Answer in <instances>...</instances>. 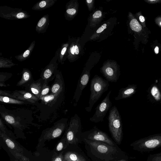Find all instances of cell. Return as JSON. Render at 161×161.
<instances>
[{
    "mask_svg": "<svg viewBox=\"0 0 161 161\" xmlns=\"http://www.w3.org/2000/svg\"><path fill=\"white\" fill-rule=\"evenodd\" d=\"M109 86V82L106 80L98 75L94 76L91 81L89 106L85 108L87 112H90L91 111L94 105L103 94L108 90Z\"/></svg>",
    "mask_w": 161,
    "mask_h": 161,
    "instance_id": "6da1fadb",
    "label": "cell"
},
{
    "mask_svg": "<svg viewBox=\"0 0 161 161\" xmlns=\"http://www.w3.org/2000/svg\"><path fill=\"white\" fill-rule=\"evenodd\" d=\"M133 149L141 153L147 152L161 147V133L142 138L132 142Z\"/></svg>",
    "mask_w": 161,
    "mask_h": 161,
    "instance_id": "7a4b0ae2",
    "label": "cell"
},
{
    "mask_svg": "<svg viewBox=\"0 0 161 161\" xmlns=\"http://www.w3.org/2000/svg\"><path fill=\"white\" fill-rule=\"evenodd\" d=\"M109 130L118 143H120L123 136V126L120 115L116 106L111 108L108 117Z\"/></svg>",
    "mask_w": 161,
    "mask_h": 161,
    "instance_id": "3957f363",
    "label": "cell"
},
{
    "mask_svg": "<svg viewBox=\"0 0 161 161\" xmlns=\"http://www.w3.org/2000/svg\"><path fill=\"white\" fill-rule=\"evenodd\" d=\"M81 128L80 119L75 114L71 118L66 132V138L69 143L76 144L78 142V137L80 134Z\"/></svg>",
    "mask_w": 161,
    "mask_h": 161,
    "instance_id": "277c9868",
    "label": "cell"
},
{
    "mask_svg": "<svg viewBox=\"0 0 161 161\" xmlns=\"http://www.w3.org/2000/svg\"><path fill=\"white\" fill-rule=\"evenodd\" d=\"M111 92V91L110 90L101 102L97 106L95 113L93 116L90 118V121L95 123L103 121L106 114L112 105L110 99Z\"/></svg>",
    "mask_w": 161,
    "mask_h": 161,
    "instance_id": "5b68a950",
    "label": "cell"
},
{
    "mask_svg": "<svg viewBox=\"0 0 161 161\" xmlns=\"http://www.w3.org/2000/svg\"><path fill=\"white\" fill-rule=\"evenodd\" d=\"M31 15L21 8H13L7 6L0 7V17L10 20H18L29 18Z\"/></svg>",
    "mask_w": 161,
    "mask_h": 161,
    "instance_id": "8992f818",
    "label": "cell"
},
{
    "mask_svg": "<svg viewBox=\"0 0 161 161\" xmlns=\"http://www.w3.org/2000/svg\"><path fill=\"white\" fill-rule=\"evenodd\" d=\"M0 136L5 142L11 153L16 158L23 160L28 161V158L25 157L23 154V150L12 139L6 134L0 131Z\"/></svg>",
    "mask_w": 161,
    "mask_h": 161,
    "instance_id": "52a82bcc",
    "label": "cell"
},
{
    "mask_svg": "<svg viewBox=\"0 0 161 161\" xmlns=\"http://www.w3.org/2000/svg\"><path fill=\"white\" fill-rule=\"evenodd\" d=\"M85 134L87 136L86 139L88 140L101 141L112 146L114 145V143L108 136L96 126L94 127L91 130L85 132Z\"/></svg>",
    "mask_w": 161,
    "mask_h": 161,
    "instance_id": "ba28073f",
    "label": "cell"
},
{
    "mask_svg": "<svg viewBox=\"0 0 161 161\" xmlns=\"http://www.w3.org/2000/svg\"><path fill=\"white\" fill-rule=\"evenodd\" d=\"M147 97L149 101L156 104L161 103V81L155 82L149 88Z\"/></svg>",
    "mask_w": 161,
    "mask_h": 161,
    "instance_id": "9c48e42d",
    "label": "cell"
},
{
    "mask_svg": "<svg viewBox=\"0 0 161 161\" xmlns=\"http://www.w3.org/2000/svg\"><path fill=\"white\" fill-rule=\"evenodd\" d=\"M67 119H64L62 122L57 124L47 131L44 135V139L50 140L59 136L67 125Z\"/></svg>",
    "mask_w": 161,
    "mask_h": 161,
    "instance_id": "30bf717a",
    "label": "cell"
},
{
    "mask_svg": "<svg viewBox=\"0 0 161 161\" xmlns=\"http://www.w3.org/2000/svg\"><path fill=\"white\" fill-rule=\"evenodd\" d=\"M85 142L95 150L103 154H107L115 151V148L113 147L97 141H94L84 139Z\"/></svg>",
    "mask_w": 161,
    "mask_h": 161,
    "instance_id": "8fae6325",
    "label": "cell"
},
{
    "mask_svg": "<svg viewBox=\"0 0 161 161\" xmlns=\"http://www.w3.org/2000/svg\"><path fill=\"white\" fill-rule=\"evenodd\" d=\"M102 73L108 82H116L119 79L120 73L117 67L109 66L103 67L102 70Z\"/></svg>",
    "mask_w": 161,
    "mask_h": 161,
    "instance_id": "7c38bea8",
    "label": "cell"
},
{
    "mask_svg": "<svg viewBox=\"0 0 161 161\" xmlns=\"http://www.w3.org/2000/svg\"><path fill=\"white\" fill-rule=\"evenodd\" d=\"M59 49L56 51L54 56L52 58L49 64L45 68L42 75L43 79L47 80L50 78L57 69Z\"/></svg>",
    "mask_w": 161,
    "mask_h": 161,
    "instance_id": "4fadbf2b",
    "label": "cell"
},
{
    "mask_svg": "<svg viewBox=\"0 0 161 161\" xmlns=\"http://www.w3.org/2000/svg\"><path fill=\"white\" fill-rule=\"evenodd\" d=\"M137 87L136 85L131 84L121 88L119 90L118 95L115 97L114 99L118 100L130 97L136 93Z\"/></svg>",
    "mask_w": 161,
    "mask_h": 161,
    "instance_id": "5bb4252c",
    "label": "cell"
},
{
    "mask_svg": "<svg viewBox=\"0 0 161 161\" xmlns=\"http://www.w3.org/2000/svg\"><path fill=\"white\" fill-rule=\"evenodd\" d=\"M13 98L19 100H26L34 103L38 98L34 94L24 91H16L12 94Z\"/></svg>",
    "mask_w": 161,
    "mask_h": 161,
    "instance_id": "9a60e30c",
    "label": "cell"
},
{
    "mask_svg": "<svg viewBox=\"0 0 161 161\" xmlns=\"http://www.w3.org/2000/svg\"><path fill=\"white\" fill-rule=\"evenodd\" d=\"M49 23L48 14L44 15L38 22L36 27V31L39 33H45L48 28Z\"/></svg>",
    "mask_w": 161,
    "mask_h": 161,
    "instance_id": "2e32d148",
    "label": "cell"
},
{
    "mask_svg": "<svg viewBox=\"0 0 161 161\" xmlns=\"http://www.w3.org/2000/svg\"><path fill=\"white\" fill-rule=\"evenodd\" d=\"M57 0H44L39 1L32 7V9L35 10H42L53 6Z\"/></svg>",
    "mask_w": 161,
    "mask_h": 161,
    "instance_id": "e0dca14e",
    "label": "cell"
},
{
    "mask_svg": "<svg viewBox=\"0 0 161 161\" xmlns=\"http://www.w3.org/2000/svg\"><path fill=\"white\" fill-rule=\"evenodd\" d=\"M36 42L33 41L30 44L28 48L23 53L15 56V58L19 61H23L28 58L31 56L35 47Z\"/></svg>",
    "mask_w": 161,
    "mask_h": 161,
    "instance_id": "ac0fdd59",
    "label": "cell"
},
{
    "mask_svg": "<svg viewBox=\"0 0 161 161\" xmlns=\"http://www.w3.org/2000/svg\"><path fill=\"white\" fill-rule=\"evenodd\" d=\"M64 161H86L85 159L79 154L71 152L66 153L64 156Z\"/></svg>",
    "mask_w": 161,
    "mask_h": 161,
    "instance_id": "d6986e66",
    "label": "cell"
},
{
    "mask_svg": "<svg viewBox=\"0 0 161 161\" xmlns=\"http://www.w3.org/2000/svg\"><path fill=\"white\" fill-rule=\"evenodd\" d=\"M42 85L41 81L39 80L31 83L30 87L32 93L38 99H40Z\"/></svg>",
    "mask_w": 161,
    "mask_h": 161,
    "instance_id": "ffe728a7",
    "label": "cell"
},
{
    "mask_svg": "<svg viewBox=\"0 0 161 161\" xmlns=\"http://www.w3.org/2000/svg\"><path fill=\"white\" fill-rule=\"evenodd\" d=\"M31 77L30 71L27 69H24L21 80L17 83L18 86H21L29 81Z\"/></svg>",
    "mask_w": 161,
    "mask_h": 161,
    "instance_id": "44dd1931",
    "label": "cell"
},
{
    "mask_svg": "<svg viewBox=\"0 0 161 161\" xmlns=\"http://www.w3.org/2000/svg\"><path fill=\"white\" fill-rule=\"evenodd\" d=\"M0 101L2 102L12 104H22L24 103L23 101L11 97L1 95L0 96Z\"/></svg>",
    "mask_w": 161,
    "mask_h": 161,
    "instance_id": "7402d4cb",
    "label": "cell"
},
{
    "mask_svg": "<svg viewBox=\"0 0 161 161\" xmlns=\"http://www.w3.org/2000/svg\"><path fill=\"white\" fill-rule=\"evenodd\" d=\"M130 25L133 31L137 32H140L142 30V26L137 20L135 18L131 20L130 23Z\"/></svg>",
    "mask_w": 161,
    "mask_h": 161,
    "instance_id": "603a6c76",
    "label": "cell"
},
{
    "mask_svg": "<svg viewBox=\"0 0 161 161\" xmlns=\"http://www.w3.org/2000/svg\"><path fill=\"white\" fill-rule=\"evenodd\" d=\"M15 65L11 60L3 57L0 58V67L9 68Z\"/></svg>",
    "mask_w": 161,
    "mask_h": 161,
    "instance_id": "cb8c5ba5",
    "label": "cell"
},
{
    "mask_svg": "<svg viewBox=\"0 0 161 161\" xmlns=\"http://www.w3.org/2000/svg\"><path fill=\"white\" fill-rule=\"evenodd\" d=\"M63 81L60 80L59 82H56L51 88V92L53 94H55L61 92L63 89Z\"/></svg>",
    "mask_w": 161,
    "mask_h": 161,
    "instance_id": "d4e9b609",
    "label": "cell"
},
{
    "mask_svg": "<svg viewBox=\"0 0 161 161\" xmlns=\"http://www.w3.org/2000/svg\"><path fill=\"white\" fill-rule=\"evenodd\" d=\"M68 44H64L62 45L60 50L59 48L58 61L62 64L63 63V58L66 52Z\"/></svg>",
    "mask_w": 161,
    "mask_h": 161,
    "instance_id": "484cf974",
    "label": "cell"
},
{
    "mask_svg": "<svg viewBox=\"0 0 161 161\" xmlns=\"http://www.w3.org/2000/svg\"><path fill=\"white\" fill-rule=\"evenodd\" d=\"M61 92H59L55 94L45 96L42 97L40 99L44 102L46 103L50 102L55 99Z\"/></svg>",
    "mask_w": 161,
    "mask_h": 161,
    "instance_id": "4316f807",
    "label": "cell"
},
{
    "mask_svg": "<svg viewBox=\"0 0 161 161\" xmlns=\"http://www.w3.org/2000/svg\"><path fill=\"white\" fill-rule=\"evenodd\" d=\"M146 161H161V154L159 153L148 155Z\"/></svg>",
    "mask_w": 161,
    "mask_h": 161,
    "instance_id": "83f0119b",
    "label": "cell"
},
{
    "mask_svg": "<svg viewBox=\"0 0 161 161\" xmlns=\"http://www.w3.org/2000/svg\"><path fill=\"white\" fill-rule=\"evenodd\" d=\"M49 90V86L47 85L46 84H44L42 89L40 99L46 95L48 93Z\"/></svg>",
    "mask_w": 161,
    "mask_h": 161,
    "instance_id": "f1b7e54d",
    "label": "cell"
},
{
    "mask_svg": "<svg viewBox=\"0 0 161 161\" xmlns=\"http://www.w3.org/2000/svg\"><path fill=\"white\" fill-rule=\"evenodd\" d=\"M69 51L71 54L72 55L78 54L79 53V50L77 45H73L69 49Z\"/></svg>",
    "mask_w": 161,
    "mask_h": 161,
    "instance_id": "f546056e",
    "label": "cell"
},
{
    "mask_svg": "<svg viewBox=\"0 0 161 161\" xmlns=\"http://www.w3.org/2000/svg\"><path fill=\"white\" fill-rule=\"evenodd\" d=\"M5 120L8 123L11 124H15V121L14 118L12 116L7 115L4 117Z\"/></svg>",
    "mask_w": 161,
    "mask_h": 161,
    "instance_id": "4dcf8cb0",
    "label": "cell"
},
{
    "mask_svg": "<svg viewBox=\"0 0 161 161\" xmlns=\"http://www.w3.org/2000/svg\"><path fill=\"white\" fill-rule=\"evenodd\" d=\"M76 10L74 8H68L66 10V13L69 15H74L76 13Z\"/></svg>",
    "mask_w": 161,
    "mask_h": 161,
    "instance_id": "1f68e13d",
    "label": "cell"
},
{
    "mask_svg": "<svg viewBox=\"0 0 161 161\" xmlns=\"http://www.w3.org/2000/svg\"><path fill=\"white\" fill-rule=\"evenodd\" d=\"M52 161H64V156L62 154H60L53 158Z\"/></svg>",
    "mask_w": 161,
    "mask_h": 161,
    "instance_id": "d6a6232c",
    "label": "cell"
},
{
    "mask_svg": "<svg viewBox=\"0 0 161 161\" xmlns=\"http://www.w3.org/2000/svg\"><path fill=\"white\" fill-rule=\"evenodd\" d=\"M102 16V12L100 10L96 11L93 14L92 17L94 18H99Z\"/></svg>",
    "mask_w": 161,
    "mask_h": 161,
    "instance_id": "836d02e7",
    "label": "cell"
},
{
    "mask_svg": "<svg viewBox=\"0 0 161 161\" xmlns=\"http://www.w3.org/2000/svg\"><path fill=\"white\" fill-rule=\"evenodd\" d=\"M64 147V142H60L57 146L56 150L57 151H60L63 149Z\"/></svg>",
    "mask_w": 161,
    "mask_h": 161,
    "instance_id": "e575fe53",
    "label": "cell"
},
{
    "mask_svg": "<svg viewBox=\"0 0 161 161\" xmlns=\"http://www.w3.org/2000/svg\"><path fill=\"white\" fill-rule=\"evenodd\" d=\"M107 24H104L100 27L97 31V33H100L102 32L106 28Z\"/></svg>",
    "mask_w": 161,
    "mask_h": 161,
    "instance_id": "d590c367",
    "label": "cell"
},
{
    "mask_svg": "<svg viewBox=\"0 0 161 161\" xmlns=\"http://www.w3.org/2000/svg\"><path fill=\"white\" fill-rule=\"evenodd\" d=\"M0 127L1 131H2V132L5 134L6 131L5 130V127L3 124L2 122L1 119H0Z\"/></svg>",
    "mask_w": 161,
    "mask_h": 161,
    "instance_id": "8d00e7d4",
    "label": "cell"
},
{
    "mask_svg": "<svg viewBox=\"0 0 161 161\" xmlns=\"http://www.w3.org/2000/svg\"><path fill=\"white\" fill-rule=\"evenodd\" d=\"M139 18V20L141 22L143 23L145 22V19L144 17L142 15H140Z\"/></svg>",
    "mask_w": 161,
    "mask_h": 161,
    "instance_id": "74e56055",
    "label": "cell"
},
{
    "mask_svg": "<svg viewBox=\"0 0 161 161\" xmlns=\"http://www.w3.org/2000/svg\"><path fill=\"white\" fill-rule=\"evenodd\" d=\"M154 51L156 54H158L159 53V47L157 46H156L154 48Z\"/></svg>",
    "mask_w": 161,
    "mask_h": 161,
    "instance_id": "f35d334b",
    "label": "cell"
},
{
    "mask_svg": "<svg viewBox=\"0 0 161 161\" xmlns=\"http://www.w3.org/2000/svg\"><path fill=\"white\" fill-rule=\"evenodd\" d=\"M148 1L149 3H156V2H158V1L157 0H149Z\"/></svg>",
    "mask_w": 161,
    "mask_h": 161,
    "instance_id": "ab89813d",
    "label": "cell"
},
{
    "mask_svg": "<svg viewBox=\"0 0 161 161\" xmlns=\"http://www.w3.org/2000/svg\"><path fill=\"white\" fill-rule=\"evenodd\" d=\"M86 2L88 3H92V0H86Z\"/></svg>",
    "mask_w": 161,
    "mask_h": 161,
    "instance_id": "60d3db41",
    "label": "cell"
},
{
    "mask_svg": "<svg viewBox=\"0 0 161 161\" xmlns=\"http://www.w3.org/2000/svg\"><path fill=\"white\" fill-rule=\"evenodd\" d=\"M158 25L161 26V19H160L158 22Z\"/></svg>",
    "mask_w": 161,
    "mask_h": 161,
    "instance_id": "b9f144b4",
    "label": "cell"
},
{
    "mask_svg": "<svg viewBox=\"0 0 161 161\" xmlns=\"http://www.w3.org/2000/svg\"><path fill=\"white\" fill-rule=\"evenodd\" d=\"M119 161H126V160H124V159H122V160H119Z\"/></svg>",
    "mask_w": 161,
    "mask_h": 161,
    "instance_id": "7bdbcfd3",
    "label": "cell"
},
{
    "mask_svg": "<svg viewBox=\"0 0 161 161\" xmlns=\"http://www.w3.org/2000/svg\"><path fill=\"white\" fill-rule=\"evenodd\" d=\"M160 153L161 154V152H160Z\"/></svg>",
    "mask_w": 161,
    "mask_h": 161,
    "instance_id": "ee69618b",
    "label": "cell"
}]
</instances>
